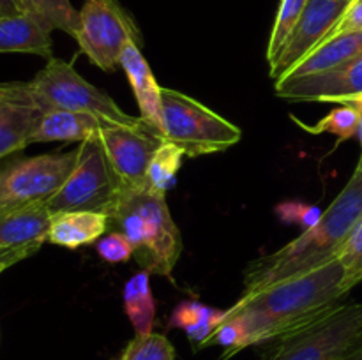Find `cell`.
<instances>
[{"label": "cell", "mask_w": 362, "mask_h": 360, "mask_svg": "<svg viewBox=\"0 0 362 360\" xmlns=\"http://www.w3.org/2000/svg\"><path fill=\"white\" fill-rule=\"evenodd\" d=\"M339 260L286 277L269 288L244 295L226 309L240 325L244 348L292 335L338 309L352 292Z\"/></svg>", "instance_id": "6da1fadb"}, {"label": "cell", "mask_w": 362, "mask_h": 360, "mask_svg": "<svg viewBox=\"0 0 362 360\" xmlns=\"http://www.w3.org/2000/svg\"><path fill=\"white\" fill-rule=\"evenodd\" d=\"M362 221V172L356 168L336 200L324 210L317 226L271 254L257 258L244 270L243 295L269 288L286 277L304 274L336 260Z\"/></svg>", "instance_id": "7a4b0ae2"}, {"label": "cell", "mask_w": 362, "mask_h": 360, "mask_svg": "<svg viewBox=\"0 0 362 360\" xmlns=\"http://www.w3.org/2000/svg\"><path fill=\"white\" fill-rule=\"evenodd\" d=\"M108 221L113 232H120L133 244L145 270L172 277L182 253V236L165 194L148 189L127 194Z\"/></svg>", "instance_id": "3957f363"}, {"label": "cell", "mask_w": 362, "mask_h": 360, "mask_svg": "<svg viewBox=\"0 0 362 360\" xmlns=\"http://www.w3.org/2000/svg\"><path fill=\"white\" fill-rule=\"evenodd\" d=\"M126 196V189L110 164L99 134L94 133L76 148L73 172L59 193L46 201V207L52 214L88 210L110 217Z\"/></svg>", "instance_id": "277c9868"}, {"label": "cell", "mask_w": 362, "mask_h": 360, "mask_svg": "<svg viewBox=\"0 0 362 360\" xmlns=\"http://www.w3.org/2000/svg\"><path fill=\"white\" fill-rule=\"evenodd\" d=\"M163 138L177 145L187 157L228 150L243 138V131L197 99L161 88Z\"/></svg>", "instance_id": "5b68a950"}, {"label": "cell", "mask_w": 362, "mask_h": 360, "mask_svg": "<svg viewBox=\"0 0 362 360\" xmlns=\"http://www.w3.org/2000/svg\"><path fill=\"white\" fill-rule=\"evenodd\" d=\"M30 85L46 109L57 108L85 113L101 120L106 126H120L136 131L148 127L141 119L122 112L110 95L88 83L71 64L55 56L35 74Z\"/></svg>", "instance_id": "8992f818"}, {"label": "cell", "mask_w": 362, "mask_h": 360, "mask_svg": "<svg viewBox=\"0 0 362 360\" xmlns=\"http://www.w3.org/2000/svg\"><path fill=\"white\" fill-rule=\"evenodd\" d=\"M362 344V302L341 304L322 320L274 341L264 360H343Z\"/></svg>", "instance_id": "52a82bcc"}, {"label": "cell", "mask_w": 362, "mask_h": 360, "mask_svg": "<svg viewBox=\"0 0 362 360\" xmlns=\"http://www.w3.org/2000/svg\"><path fill=\"white\" fill-rule=\"evenodd\" d=\"M76 42L99 69L112 73L120 66L127 42L141 46V32L119 0H85L80 11Z\"/></svg>", "instance_id": "ba28073f"}, {"label": "cell", "mask_w": 362, "mask_h": 360, "mask_svg": "<svg viewBox=\"0 0 362 360\" xmlns=\"http://www.w3.org/2000/svg\"><path fill=\"white\" fill-rule=\"evenodd\" d=\"M76 150L16 159L0 169V207L46 203L66 184Z\"/></svg>", "instance_id": "9c48e42d"}, {"label": "cell", "mask_w": 362, "mask_h": 360, "mask_svg": "<svg viewBox=\"0 0 362 360\" xmlns=\"http://www.w3.org/2000/svg\"><path fill=\"white\" fill-rule=\"evenodd\" d=\"M98 134L126 193L147 189L148 164L165 140L151 127L136 131L120 126H105Z\"/></svg>", "instance_id": "30bf717a"}, {"label": "cell", "mask_w": 362, "mask_h": 360, "mask_svg": "<svg viewBox=\"0 0 362 360\" xmlns=\"http://www.w3.org/2000/svg\"><path fill=\"white\" fill-rule=\"evenodd\" d=\"M354 0H308L299 23L293 28L276 62L269 67L272 80L288 73L311 49L329 37L343 20Z\"/></svg>", "instance_id": "8fae6325"}, {"label": "cell", "mask_w": 362, "mask_h": 360, "mask_svg": "<svg viewBox=\"0 0 362 360\" xmlns=\"http://www.w3.org/2000/svg\"><path fill=\"white\" fill-rule=\"evenodd\" d=\"M45 112L30 81H0V159L30 145Z\"/></svg>", "instance_id": "7c38bea8"}, {"label": "cell", "mask_w": 362, "mask_h": 360, "mask_svg": "<svg viewBox=\"0 0 362 360\" xmlns=\"http://www.w3.org/2000/svg\"><path fill=\"white\" fill-rule=\"evenodd\" d=\"M276 94L288 101L318 102H339L349 95L362 94V53L325 73L278 80Z\"/></svg>", "instance_id": "4fadbf2b"}, {"label": "cell", "mask_w": 362, "mask_h": 360, "mask_svg": "<svg viewBox=\"0 0 362 360\" xmlns=\"http://www.w3.org/2000/svg\"><path fill=\"white\" fill-rule=\"evenodd\" d=\"M120 67L129 80L140 108V119L163 138V101L161 87L152 74L151 66L141 55L138 42H127L120 55ZM165 140V138H163Z\"/></svg>", "instance_id": "5bb4252c"}, {"label": "cell", "mask_w": 362, "mask_h": 360, "mask_svg": "<svg viewBox=\"0 0 362 360\" xmlns=\"http://www.w3.org/2000/svg\"><path fill=\"white\" fill-rule=\"evenodd\" d=\"M52 219L46 203L0 207V249L48 242Z\"/></svg>", "instance_id": "9a60e30c"}, {"label": "cell", "mask_w": 362, "mask_h": 360, "mask_svg": "<svg viewBox=\"0 0 362 360\" xmlns=\"http://www.w3.org/2000/svg\"><path fill=\"white\" fill-rule=\"evenodd\" d=\"M0 53H30L53 59L52 28L32 13L0 18Z\"/></svg>", "instance_id": "2e32d148"}, {"label": "cell", "mask_w": 362, "mask_h": 360, "mask_svg": "<svg viewBox=\"0 0 362 360\" xmlns=\"http://www.w3.org/2000/svg\"><path fill=\"white\" fill-rule=\"evenodd\" d=\"M362 53V32H345L325 39L315 49H311L303 60L296 64L283 78H299L308 74L325 73L350 62ZM278 81V80H276Z\"/></svg>", "instance_id": "e0dca14e"}, {"label": "cell", "mask_w": 362, "mask_h": 360, "mask_svg": "<svg viewBox=\"0 0 362 360\" xmlns=\"http://www.w3.org/2000/svg\"><path fill=\"white\" fill-rule=\"evenodd\" d=\"M108 215L99 214V212H60V214H53L48 242L67 247V249H78L81 246L94 244L108 232Z\"/></svg>", "instance_id": "ac0fdd59"}, {"label": "cell", "mask_w": 362, "mask_h": 360, "mask_svg": "<svg viewBox=\"0 0 362 360\" xmlns=\"http://www.w3.org/2000/svg\"><path fill=\"white\" fill-rule=\"evenodd\" d=\"M101 120L69 109H46L32 131L30 143L48 141H85L88 136L105 127Z\"/></svg>", "instance_id": "d6986e66"}, {"label": "cell", "mask_w": 362, "mask_h": 360, "mask_svg": "<svg viewBox=\"0 0 362 360\" xmlns=\"http://www.w3.org/2000/svg\"><path fill=\"white\" fill-rule=\"evenodd\" d=\"M225 316L226 311L209 307L205 304L197 302V300H184L173 309L168 327L182 328L189 341L194 344V348L200 349L204 348L212 332L223 323Z\"/></svg>", "instance_id": "ffe728a7"}, {"label": "cell", "mask_w": 362, "mask_h": 360, "mask_svg": "<svg viewBox=\"0 0 362 360\" xmlns=\"http://www.w3.org/2000/svg\"><path fill=\"white\" fill-rule=\"evenodd\" d=\"M124 311L136 335L151 334L156 318V300L151 292V272L140 270L124 284Z\"/></svg>", "instance_id": "44dd1931"}, {"label": "cell", "mask_w": 362, "mask_h": 360, "mask_svg": "<svg viewBox=\"0 0 362 360\" xmlns=\"http://www.w3.org/2000/svg\"><path fill=\"white\" fill-rule=\"evenodd\" d=\"M184 152L170 141H163L161 147L152 155L147 172V189L152 193L166 194L177 182V173L182 166Z\"/></svg>", "instance_id": "7402d4cb"}, {"label": "cell", "mask_w": 362, "mask_h": 360, "mask_svg": "<svg viewBox=\"0 0 362 360\" xmlns=\"http://www.w3.org/2000/svg\"><path fill=\"white\" fill-rule=\"evenodd\" d=\"M290 119L310 134H322V133H331L338 136V143L346 140L357 138V129H359V115H357L356 108L350 104H338L334 109L327 113L324 119L318 120L313 126H308L297 116L290 115Z\"/></svg>", "instance_id": "603a6c76"}, {"label": "cell", "mask_w": 362, "mask_h": 360, "mask_svg": "<svg viewBox=\"0 0 362 360\" xmlns=\"http://www.w3.org/2000/svg\"><path fill=\"white\" fill-rule=\"evenodd\" d=\"M28 11L39 18L52 30H62L71 37H76L80 13L69 0H25Z\"/></svg>", "instance_id": "cb8c5ba5"}, {"label": "cell", "mask_w": 362, "mask_h": 360, "mask_svg": "<svg viewBox=\"0 0 362 360\" xmlns=\"http://www.w3.org/2000/svg\"><path fill=\"white\" fill-rule=\"evenodd\" d=\"M308 0H281L276 14L274 27H272L271 37L267 42V62L269 67L276 62L281 49L285 48L286 41L292 35L293 28L299 23L303 11L306 7Z\"/></svg>", "instance_id": "d4e9b609"}, {"label": "cell", "mask_w": 362, "mask_h": 360, "mask_svg": "<svg viewBox=\"0 0 362 360\" xmlns=\"http://www.w3.org/2000/svg\"><path fill=\"white\" fill-rule=\"evenodd\" d=\"M120 360H175V348L163 334L134 335Z\"/></svg>", "instance_id": "484cf974"}, {"label": "cell", "mask_w": 362, "mask_h": 360, "mask_svg": "<svg viewBox=\"0 0 362 360\" xmlns=\"http://www.w3.org/2000/svg\"><path fill=\"white\" fill-rule=\"evenodd\" d=\"M336 258H338L339 263L345 268L349 284L356 288L362 281V221L354 229L352 235L346 239V242L343 244Z\"/></svg>", "instance_id": "4316f807"}, {"label": "cell", "mask_w": 362, "mask_h": 360, "mask_svg": "<svg viewBox=\"0 0 362 360\" xmlns=\"http://www.w3.org/2000/svg\"><path fill=\"white\" fill-rule=\"evenodd\" d=\"M276 214L286 224H299L303 229H310L318 224L324 210L317 205H308L303 201H285L276 207Z\"/></svg>", "instance_id": "83f0119b"}, {"label": "cell", "mask_w": 362, "mask_h": 360, "mask_svg": "<svg viewBox=\"0 0 362 360\" xmlns=\"http://www.w3.org/2000/svg\"><path fill=\"white\" fill-rule=\"evenodd\" d=\"M98 254L108 263H122L134 254L133 244L120 232H110L98 240Z\"/></svg>", "instance_id": "f1b7e54d"}, {"label": "cell", "mask_w": 362, "mask_h": 360, "mask_svg": "<svg viewBox=\"0 0 362 360\" xmlns=\"http://www.w3.org/2000/svg\"><path fill=\"white\" fill-rule=\"evenodd\" d=\"M42 244H28V246H18V247H2L0 249V274L7 270L9 267L16 265L18 261L25 260V258L32 256L41 249Z\"/></svg>", "instance_id": "f546056e"}, {"label": "cell", "mask_w": 362, "mask_h": 360, "mask_svg": "<svg viewBox=\"0 0 362 360\" xmlns=\"http://www.w3.org/2000/svg\"><path fill=\"white\" fill-rule=\"evenodd\" d=\"M345 32H362V0H354L343 20L339 21L338 27L334 28V32L329 37L336 34H345Z\"/></svg>", "instance_id": "4dcf8cb0"}, {"label": "cell", "mask_w": 362, "mask_h": 360, "mask_svg": "<svg viewBox=\"0 0 362 360\" xmlns=\"http://www.w3.org/2000/svg\"><path fill=\"white\" fill-rule=\"evenodd\" d=\"M30 13L25 0H0V18L20 16Z\"/></svg>", "instance_id": "1f68e13d"}, {"label": "cell", "mask_w": 362, "mask_h": 360, "mask_svg": "<svg viewBox=\"0 0 362 360\" xmlns=\"http://www.w3.org/2000/svg\"><path fill=\"white\" fill-rule=\"evenodd\" d=\"M338 104H350L356 108L357 115H359V129H357V140H359L361 147H362V94H356V95H349V97L341 99Z\"/></svg>", "instance_id": "d6a6232c"}, {"label": "cell", "mask_w": 362, "mask_h": 360, "mask_svg": "<svg viewBox=\"0 0 362 360\" xmlns=\"http://www.w3.org/2000/svg\"><path fill=\"white\" fill-rule=\"evenodd\" d=\"M343 360H362V344L359 346V348L354 349V352L350 353L349 356H345Z\"/></svg>", "instance_id": "836d02e7"}, {"label": "cell", "mask_w": 362, "mask_h": 360, "mask_svg": "<svg viewBox=\"0 0 362 360\" xmlns=\"http://www.w3.org/2000/svg\"><path fill=\"white\" fill-rule=\"evenodd\" d=\"M357 169H359V172H362V154H361L359 162H357Z\"/></svg>", "instance_id": "e575fe53"}]
</instances>
